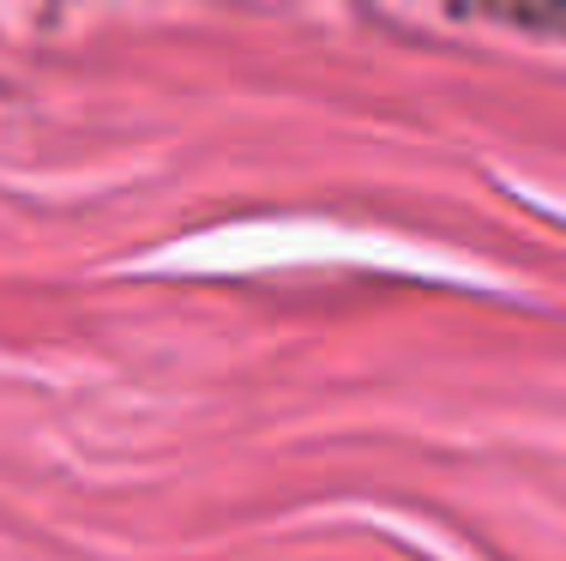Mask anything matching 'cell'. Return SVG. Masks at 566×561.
<instances>
[]
</instances>
